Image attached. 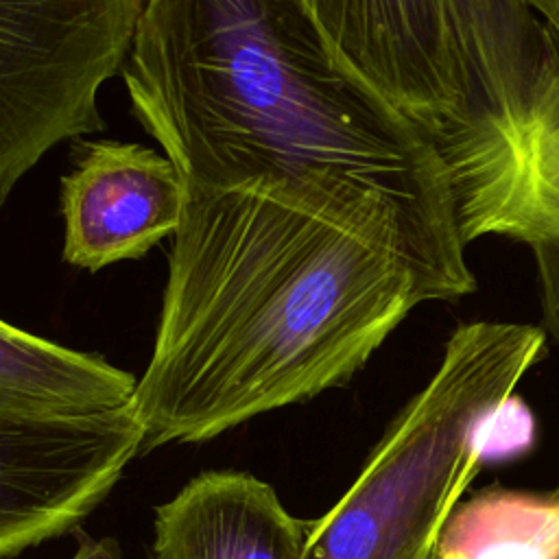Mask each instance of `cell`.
<instances>
[{"instance_id":"1","label":"cell","mask_w":559,"mask_h":559,"mask_svg":"<svg viewBox=\"0 0 559 559\" xmlns=\"http://www.w3.org/2000/svg\"><path fill=\"white\" fill-rule=\"evenodd\" d=\"M441 288L404 227L269 186L183 181L151 358L144 450L203 443L347 384Z\"/></svg>"},{"instance_id":"2","label":"cell","mask_w":559,"mask_h":559,"mask_svg":"<svg viewBox=\"0 0 559 559\" xmlns=\"http://www.w3.org/2000/svg\"><path fill=\"white\" fill-rule=\"evenodd\" d=\"M120 72L183 181L389 216L452 299L476 290L432 140L338 55L308 0H144Z\"/></svg>"},{"instance_id":"3","label":"cell","mask_w":559,"mask_h":559,"mask_svg":"<svg viewBox=\"0 0 559 559\" xmlns=\"http://www.w3.org/2000/svg\"><path fill=\"white\" fill-rule=\"evenodd\" d=\"M459 100L428 131L461 245L524 242L559 343V41L526 0H452Z\"/></svg>"},{"instance_id":"4","label":"cell","mask_w":559,"mask_h":559,"mask_svg":"<svg viewBox=\"0 0 559 559\" xmlns=\"http://www.w3.org/2000/svg\"><path fill=\"white\" fill-rule=\"evenodd\" d=\"M528 323L459 325L432 378L393 415L301 559H439L443 526L485 461L498 408L546 354Z\"/></svg>"},{"instance_id":"5","label":"cell","mask_w":559,"mask_h":559,"mask_svg":"<svg viewBox=\"0 0 559 559\" xmlns=\"http://www.w3.org/2000/svg\"><path fill=\"white\" fill-rule=\"evenodd\" d=\"M144 0H0V207L59 142L105 127Z\"/></svg>"},{"instance_id":"6","label":"cell","mask_w":559,"mask_h":559,"mask_svg":"<svg viewBox=\"0 0 559 559\" xmlns=\"http://www.w3.org/2000/svg\"><path fill=\"white\" fill-rule=\"evenodd\" d=\"M144 441L129 402L94 413L0 411V559L76 531Z\"/></svg>"},{"instance_id":"7","label":"cell","mask_w":559,"mask_h":559,"mask_svg":"<svg viewBox=\"0 0 559 559\" xmlns=\"http://www.w3.org/2000/svg\"><path fill=\"white\" fill-rule=\"evenodd\" d=\"M74 148L61 177L63 262L100 271L175 236L183 179L166 155L118 140H83Z\"/></svg>"},{"instance_id":"8","label":"cell","mask_w":559,"mask_h":559,"mask_svg":"<svg viewBox=\"0 0 559 559\" xmlns=\"http://www.w3.org/2000/svg\"><path fill=\"white\" fill-rule=\"evenodd\" d=\"M338 55L426 133L454 111L452 0H308Z\"/></svg>"},{"instance_id":"9","label":"cell","mask_w":559,"mask_h":559,"mask_svg":"<svg viewBox=\"0 0 559 559\" xmlns=\"http://www.w3.org/2000/svg\"><path fill=\"white\" fill-rule=\"evenodd\" d=\"M312 520L293 515L273 485L236 469L190 478L153 515V559H301Z\"/></svg>"},{"instance_id":"10","label":"cell","mask_w":559,"mask_h":559,"mask_svg":"<svg viewBox=\"0 0 559 559\" xmlns=\"http://www.w3.org/2000/svg\"><path fill=\"white\" fill-rule=\"evenodd\" d=\"M439 559H559V498L483 487L450 513Z\"/></svg>"},{"instance_id":"11","label":"cell","mask_w":559,"mask_h":559,"mask_svg":"<svg viewBox=\"0 0 559 559\" xmlns=\"http://www.w3.org/2000/svg\"><path fill=\"white\" fill-rule=\"evenodd\" d=\"M70 559H122L120 555V546L116 539L111 537H90L83 535L81 544L76 546L74 555Z\"/></svg>"},{"instance_id":"12","label":"cell","mask_w":559,"mask_h":559,"mask_svg":"<svg viewBox=\"0 0 559 559\" xmlns=\"http://www.w3.org/2000/svg\"><path fill=\"white\" fill-rule=\"evenodd\" d=\"M526 4L542 17L548 31L559 41V0H526Z\"/></svg>"}]
</instances>
